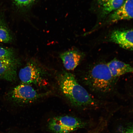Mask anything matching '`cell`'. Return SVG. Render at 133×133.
Here are the masks:
<instances>
[{"mask_svg": "<svg viewBox=\"0 0 133 133\" xmlns=\"http://www.w3.org/2000/svg\"><path fill=\"white\" fill-rule=\"evenodd\" d=\"M60 88L71 104L77 107L94 106L96 102L70 73L63 72L58 78Z\"/></svg>", "mask_w": 133, "mask_h": 133, "instance_id": "1", "label": "cell"}, {"mask_svg": "<svg viewBox=\"0 0 133 133\" xmlns=\"http://www.w3.org/2000/svg\"><path fill=\"white\" fill-rule=\"evenodd\" d=\"M84 79L85 82L91 90L105 94L114 89L116 78L113 77L107 63H100L91 68Z\"/></svg>", "mask_w": 133, "mask_h": 133, "instance_id": "2", "label": "cell"}, {"mask_svg": "<svg viewBox=\"0 0 133 133\" xmlns=\"http://www.w3.org/2000/svg\"><path fill=\"white\" fill-rule=\"evenodd\" d=\"M85 126L80 119L69 115L55 116L50 119L48 124V129L54 133H70Z\"/></svg>", "mask_w": 133, "mask_h": 133, "instance_id": "3", "label": "cell"}, {"mask_svg": "<svg viewBox=\"0 0 133 133\" xmlns=\"http://www.w3.org/2000/svg\"><path fill=\"white\" fill-rule=\"evenodd\" d=\"M38 92L29 84H22L13 88L8 94V98L19 105L32 103L44 96Z\"/></svg>", "mask_w": 133, "mask_h": 133, "instance_id": "4", "label": "cell"}, {"mask_svg": "<svg viewBox=\"0 0 133 133\" xmlns=\"http://www.w3.org/2000/svg\"><path fill=\"white\" fill-rule=\"evenodd\" d=\"M44 75L38 64L31 61L20 70L19 76L23 84L41 85L44 82Z\"/></svg>", "mask_w": 133, "mask_h": 133, "instance_id": "5", "label": "cell"}, {"mask_svg": "<svg viewBox=\"0 0 133 133\" xmlns=\"http://www.w3.org/2000/svg\"><path fill=\"white\" fill-rule=\"evenodd\" d=\"M19 64V61L15 57L0 59V79L10 82L15 80Z\"/></svg>", "mask_w": 133, "mask_h": 133, "instance_id": "6", "label": "cell"}, {"mask_svg": "<svg viewBox=\"0 0 133 133\" xmlns=\"http://www.w3.org/2000/svg\"><path fill=\"white\" fill-rule=\"evenodd\" d=\"M110 41L124 49L133 51V30H116L109 36Z\"/></svg>", "mask_w": 133, "mask_h": 133, "instance_id": "7", "label": "cell"}, {"mask_svg": "<svg viewBox=\"0 0 133 133\" xmlns=\"http://www.w3.org/2000/svg\"><path fill=\"white\" fill-rule=\"evenodd\" d=\"M133 19V0H125L120 7L110 14L106 22L112 23Z\"/></svg>", "mask_w": 133, "mask_h": 133, "instance_id": "8", "label": "cell"}, {"mask_svg": "<svg viewBox=\"0 0 133 133\" xmlns=\"http://www.w3.org/2000/svg\"><path fill=\"white\" fill-rule=\"evenodd\" d=\"M65 68L68 70H74L78 65L82 58V55L75 50L65 51L60 55Z\"/></svg>", "mask_w": 133, "mask_h": 133, "instance_id": "9", "label": "cell"}, {"mask_svg": "<svg viewBox=\"0 0 133 133\" xmlns=\"http://www.w3.org/2000/svg\"><path fill=\"white\" fill-rule=\"evenodd\" d=\"M125 0H97L101 18L106 17L122 5Z\"/></svg>", "mask_w": 133, "mask_h": 133, "instance_id": "10", "label": "cell"}, {"mask_svg": "<svg viewBox=\"0 0 133 133\" xmlns=\"http://www.w3.org/2000/svg\"><path fill=\"white\" fill-rule=\"evenodd\" d=\"M113 77L116 78L129 73H133V67L116 59L107 63Z\"/></svg>", "mask_w": 133, "mask_h": 133, "instance_id": "11", "label": "cell"}, {"mask_svg": "<svg viewBox=\"0 0 133 133\" xmlns=\"http://www.w3.org/2000/svg\"><path fill=\"white\" fill-rule=\"evenodd\" d=\"M12 40V36L4 23L0 21V42L9 43Z\"/></svg>", "mask_w": 133, "mask_h": 133, "instance_id": "12", "label": "cell"}, {"mask_svg": "<svg viewBox=\"0 0 133 133\" xmlns=\"http://www.w3.org/2000/svg\"><path fill=\"white\" fill-rule=\"evenodd\" d=\"M15 57V53L12 49L0 47V59Z\"/></svg>", "mask_w": 133, "mask_h": 133, "instance_id": "13", "label": "cell"}, {"mask_svg": "<svg viewBox=\"0 0 133 133\" xmlns=\"http://www.w3.org/2000/svg\"><path fill=\"white\" fill-rule=\"evenodd\" d=\"M15 4L20 7L29 6L34 2L35 0H13Z\"/></svg>", "mask_w": 133, "mask_h": 133, "instance_id": "14", "label": "cell"}, {"mask_svg": "<svg viewBox=\"0 0 133 133\" xmlns=\"http://www.w3.org/2000/svg\"><path fill=\"white\" fill-rule=\"evenodd\" d=\"M124 133H133V124L126 127L124 130Z\"/></svg>", "mask_w": 133, "mask_h": 133, "instance_id": "15", "label": "cell"}, {"mask_svg": "<svg viewBox=\"0 0 133 133\" xmlns=\"http://www.w3.org/2000/svg\"><path fill=\"white\" fill-rule=\"evenodd\" d=\"M8 133H14V132H10Z\"/></svg>", "mask_w": 133, "mask_h": 133, "instance_id": "16", "label": "cell"}]
</instances>
